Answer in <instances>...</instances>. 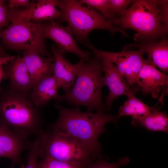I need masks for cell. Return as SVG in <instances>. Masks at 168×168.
I'll use <instances>...</instances> for the list:
<instances>
[{
  "label": "cell",
  "instance_id": "1",
  "mask_svg": "<svg viewBox=\"0 0 168 168\" xmlns=\"http://www.w3.org/2000/svg\"><path fill=\"white\" fill-rule=\"evenodd\" d=\"M59 112L57 121L49 127V130H58L68 134L98 156L102 147L99 141L100 136L106 132L105 124L109 122L116 124L121 118L104 112L93 113L82 112L79 107L72 109L55 103Z\"/></svg>",
  "mask_w": 168,
  "mask_h": 168
},
{
  "label": "cell",
  "instance_id": "2",
  "mask_svg": "<svg viewBox=\"0 0 168 168\" xmlns=\"http://www.w3.org/2000/svg\"><path fill=\"white\" fill-rule=\"evenodd\" d=\"M31 91L15 89L9 84L0 91V118L11 129L28 137L40 136L44 131L42 107L32 100Z\"/></svg>",
  "mask_w": 168,
  "mask_h": 168
},
{
  "label": "cell",
  "instance_id": "3",
  "mask_svg": "<svg viewBox=\"0 0 168 168\" xmlns=\"http://www.w3.org/2000/svg\"><path fill=\"white\" fill-rule=\"evenodd\" d=\"M168 0H134L114 25L137 32L144 43L165 37L168 30Z\"/></svg>",
  "mask_w": 168,
  "mask_h": 168
},
{
  "label": "cell",
  "instance_id": "4",
  "mask_svg": "<svg viewBox=\"0 0 168 168\" xmlns=\"http://www.w3.org/2000/svg\"><path fill=\"white\" fill-rule=\"evenodd\" d=\"M101 61L93 54L89 61H84L72 86L59 95L55 103L65 101L76 107L85 106L89 112L95 110L97 112H104L106 108L102 101V90L105 84Z\"/></svg>",
  "mask_w": 168,
  "mask_h": 168
},
{
  "label": "cell",
  "instance_id": "5",
  "mask_svg": "<svg viewBox=\"0 0 168 168\" xmlns=\"http://www.w3.org/2000/svg\"><path fill=\"white\" fill-rule=\"evenodd\" d=\"M57 7L61 12L59 21L66 22L76 41L86 45L90 43L89 33L96 29L107 30L112 35L119 32L128 36L124 29L113 25L98 12L80 0H58Z\"/></svg>",
  "mask_w": 168,
  "mask_h": 168
},
{
  "label": "cell",
  "instance_id": "6",
  "mask_svg": "<svg viewBox=\"0 0 168 168\" xmlns=\"http://www.w3.org/2000/svg\"><path fill=\"white\" fill-rule=\"evenodd\" d=\"M37 137L39 140V156L41 159L49 158L87 165L98 157L73 137L62 131H44Z\"/></svg>",
  "mask_w": 168,
  "mask_h": 168
},
{
  "label": "cell",
  "instance_id": "7",
  "mask_svg": "<svg viewBox=\"0 0 168 168\" xmlns=\"http://www.w3.org/2000/svg\"><path fill=\"white\" fill-rule=\"evenodd\" d=\"M10 19L8 26L0 31L3 48L33 52L44 56L52 54L47 49L40 23L19 19Z\"/></svg>",
  "mask_w": 168,
  "mask_h": 168
},
{
  "label": "cell",
  "instance_id": "8",
  "mask_svg": "<svg viewBox=\"0 0 168 168\" xmlns=\"http://www.w3.org/2000/svg\"><path fill=\"white\" fill-rule=\"evenodd\" d=\"M94 54L109 60L115 65L118 71L131 86L136 84L138 73L146 63L143 57V49L139 45L137 50L124 49L120 52L106 51L98 49L91 43L87 45Z\"/></svg>",
  "mask_w": 168,
  "mask_h": 168
},
{
  "label": "cell",
  "instance_id": "9",
  "mask_svg": "<svg viewBox=\"0 0 168 168\" xmlns=\"http://www.w3.org/2000/svg\"><path fill=\"white\" fill-rule=\"evenodd\" d=\"M58 20L40 23L44 39L49 38L53 40L61 53L64 54L72 53L85 61H89L91 52L84 51L77 45L76 41L70 26H63Z\"/></svg>",
  "mask_w": 168,
  "mask_h": 168
},
{
  "label": "cell",
  "instance_id": "10",
  "mask_svg": "<svg viewBox=\"0 0 168 168\" xmlns=\"http://www.w3.org/2000/svg\"><path fill=\"white\" fill-rule=\"evenodd\" d=\"M101 65L105 84L109 90V94L105 97V105L106 109L110 110L116 98L121 96H125L128 98L135 97L140 88L137 85L131 86L111 61L102 59Z\"/></svg>",
  "mask_w": 168,
  "mask_h": 168
},
{
  "label": "cell",
  "instance_id": "11",
  "mask_svg": "<svg viewBox=\"0 0 168 168\" xmlns=\"http://www.w3.org/2000/svg\"><path fill=\"white\" fill-rule=\"evenodd\" d=\"M58 0L32 1L30 6L24 9H8L9 18L19 19L35 23L58 20L61 16L56 8Z\"/></svg>",
  "mask_w": 168,
  "mask_h": 168
},
{
  "label": "cell",
  "instance_id": "12",
  "mask_svg": "<svg viewBox=\"0 0 168 168\" xmlns=\"http://www.w3.org/2000/svg\"><path fill=\"white\" fill-rule=\"evenodd\" d=\"M31 142L28 137L14 131L0 118V158L10 159L12 168L21 163L22 153L28 151Z\"/></svg>",
  "mask_w": 168,
  "mask_h": 168
},
{
  "label": "cell",
  "instance_id": "13",
  "mask_svg": "<svg viewBox=\"0 0 168 168\" xmlns=\"http://www.w3.org/2000/svg\"><path fill=\"white\" fill-rule=\"evenodd\" d=\"M136 84L141 89L143 95L150 94L157 99L162 90L168 94V76L158 70L155 66L146 63L140 69Z\"/></svg>",
  "mask_w": 168,
  "mask_h": 168
},
{
  "label": "cell",
  "instance_id": "14",
  "mask_svg": "<svg viewBox=\"0 0 168 168\" xmlns=\"http://www.w3.org/2000/svg\"><path fill=\"white\" fill-rule=\"evenodd\" d=\"M54 58L53 75L60 87L64 93L68 92L72 86L75 79L85 61L83 59L75 64H72L66 58L58 48L55 45L50 47Z\"/></svg>",
  "mask_w": 168,
  "mask_h": 168
},
{
  "label": "cell",
  "instance_id": "15",
  "mask_svg": "<svg viewBox=\"0 0 168 168\" xmlns=\"http://www.w3.org/2000/svg\"><path fill=\"white\" fill-rule=\"evenodd\" d=\"M6 79L12 87L26 91H31L34 85L27 66L22 57L19 54L4 67Z\"/></svg>",
  "mask_w": 168,
  "mask_h": 168
},
{
  "label": "cell",
  "instance_id": "16",
  "mask_svg": "<svg viewBox=\"0 0 168 168\" xmlns=\"http://www.w3.org/2000/svg\"><path fill=\"white\" fill-rule=\"evenodd\" d=\"M22 57L34 84L46 77L53 75L54 58L52 54L44 56L37 53L24 51Z\"/></svg>",
  "mask_w": 168,
  "mask_h": 168
},
{
  "label": "cell",
  "instance_id": "17",
  "mask_svg": "<svg viewBox=\"0 0 168 168\" xmlns=\"http://www.w3.org/2000/svg\"><path fill=\"white\" fill-rule=\"evenodd\" d=\"M159 41L155 40L145 42L139 45L147 56V63L158 68L163 73L168 72V40L161 38Z\"/></svg>",
  "mask_w": 168,
  "mask_h": 168
},
{
  "label": "cell",
  "instance_id": "18",
  "mask_svg": "<svg viewBox=\"0 0 168 168\" xmlns=\"http://www.w3.org/2000/svg\"><path fill=\"white\" fill-rule=\"evenodd\" d=\"M60 88L53 75L46 77L35 82L32 89L31 97L37 106L42 107L52 99L56 102L59 96Z\"/></svg>",
  "mask_w": 168,
  "mask_h": 168
},
{
  "label": "cell",
  "instance_id": "19",
  "mask_svg": "<svg viewBox=\"0 0 168 168\" xmlns=\"http://www.w3.org/2000/svg\"><path fill=\"white\" fill-rule=\"evenodd\" d=\"M161 105L149 114L137 118H131V124L135 127H141L152 132H168V117L167 113L161 111Z\"/></svg>",
  "mask_w": 168,
  "mask_h": 168
},
{
  "label": "cell",
  "instance_id": "20",
  "mask_svg": "<svg viewBox=\"0 0 168 168\" xmlns=\"http://www.w3.org/2000/svg\"><path fill=\"white\" fill-rule=\"evenodd\" d=\"M164 100L159 98L156 105L150 106L144 103L141 99L135 96L128 99L120 106L118 111L119 116H130L131 118H137L147 115L155 110L159 105H163Z\"/></svg>",
  "mask_w": 168,
  "mask_h": 168
},
{
  "label": "cell",
  "instance_id": "21",
  "mask_svg": "<svg viewBox=\"0 0 168 168\" xmlns=\"http://www.w3.org/2000/svg\"><path fill=\"white\" fill-rule=\"evenodd\" d=\"M80 1L83 4L99 11L106 19L114 25L118 18L114 16L110 12L108 0H81Z\"/></svg>",
  "mask_w": 168,
  "mask_h": 168
},
{
  "label": "cell",
  "instance_id": "22",
  "mask_svg": "<svg viewBox=\"0 0 168 168\" xmlns=\"http://www.w3.org/2000/svg\"><path fill=\"white\" fill-rule=\"evenodd\" d=\"M87 165L81 163L44 158L41 159V160L37 162V168H85Z\"/></svg>",
  "mask_w": 168,
  "mask_h": 168
},
{
  "label": "cell",
  "instance_id": "23",
  "mask_svg": "<svg viewBox=\"0 0 168 168\" xmlns=\"http://www.w3.org/2000/svg\"><path fill=\"white\" fill-rule=\"evenodd\" d=\"M95 161H93L86 166L85 168H119L127 165L129 159L126 156L119 159L116 162H109L104 160L100 154Z\"/></svg>",
  "mask_w": 168,
  "mask_h": 168
},
{
  "label": "cell",
  "instance_id": "24",
  "mask_svg": "<svg viewBox=\"0 0 168 168\" xmlns=\"http://www.w3.org/2000/svg\"><path fill=\"white\" fill-rule=\"evenodd\" d=\"M134 1L133 0H108L110 11L114 16L119 18L126 10L128 7Z\"/></svg>",
  "mask_w": 168,
  "mask_h": 168
},
{
  "label": "cell",
  "instance_id": "25",
  "mask_svg": "<svg viewBox=\"0 0 168 168\" xmlns=\"http://www.w3.org/2000/svg\"><path fill=\"white\" fill-rule=\"evenodd\" d=\"M39 140L36 137L32 142L30 147L28 151L27 163L25 168H37V160L39 156Z\"/></svg>",
  "mask_w": 168,
  "mask_h": 168
},
{
  "label": "cell",
  "instance_id": "26",
  "mask_svg": "<svg viewBox=\"0 0 168 168\" xmlns=\"http://www.w3.org/2000/svg\"><path fill=\"white\" fill-rule=\"evenodd\" d=\"M16 57L6 53L3 47L0 44V91L1 84L2 79H6L4 67L13 61Z\"/></svg>",
  "mask_w": 168,
  "mask_h": 168
},
{
  "label": "cell",
  "instance_id": "27",
  "mask_svg": "<svg viewBox=\"0 0 168 168\" xmlns=\"http://www.w3.org/2000/svg\"><path fill=\"white\" fill-rule=\"evenodd\" d=\"M10 23L7 8L4 4H0V31Z\"/></svg>",
  "mask_w": 168,
  "mask_h": 168
},
{
  "label": "cell",
  "instance_id": "28",
  "mask_svg": "<svg viewBox=\"0 0 168 168\" xmlns=\"http://www.w3.org/2000/svg\"><path fill=\"white\" fill-rule=\"evenodd\" d=\"M31 2L28 0H9L7 7L9 9H18L21 7L26 8L30 6Z\"/></svg>",
  "mask_w": 168,
  "mask_h": 168
},
{
  "label": "cell",
  "instance_id": "29",
  "mask_svg": "<svg viewBox=\"0 0 168 168\" xmlns=\"http://www.w3.org/2000/svg\"><path fill=\"white\" fill-rule=\"evenodd\" d=\"M5 4V1L3 0H0V4Z\"/></svg>",
  "mask_w": 168,
  "mask_h": 168
},
{
  "label": "cell",
  "instance_id": "30",
  "mask_svg": "<svg viewBox=\"0 0 168 168\" xmlns=\"http://www.w3.org/2000/svg\"><path fill=\"white\" fill-rule=\"evenodd\" d=\"M25 168V166L24 165H21L20 167V168Z\"/></svg>",
  "mask_w": 168,
  "mask_h": 168
}]
</instances>
